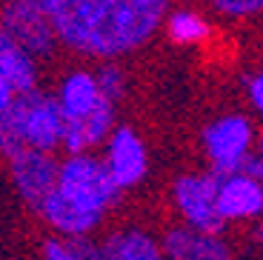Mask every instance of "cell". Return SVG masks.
<instances>
[{"label": "cell", "instance_id": "6da1fadb", "mask_svg": "<svg viewBox=\"0 0 263 260\" xmlns=\"http://www.w3.org/2000/svg\"><path fill=\"white\" fill-rule=\"evenodd\" d=\"M58 38L83 54L118 58L158 32L169 0H43Z\"/></svg>", "mask_w": 263, "mask_h": 260}, {"label": "cell", "instance_id": "7a4b0ae2", "mask_svg": "<svg viewBox=\"0 0 263 260\" xmlns=\"http://www.w3.org/2000/svg\"><path fill=\"white\" fill-rule=\"evenodd\" d=\"M58 192L63 197H69L72 203H78V206L103 215L106 209L120 197L123 189L118 186L106 160L89 157L83 152V155H72L66 163H60Z\"/></svg>", "mask_w": 263, "mask_h": 260}, {"label": "cell", "instance_id": "3957f363", "mask_svg": "<svg viewBox=\"0 0 263 260\" xmlns=\"http://www.w3.org/2000/svg\"><path fill=\"white\" fill-rule=\"evenodd\" d=\"M14 115L20 120V132L26 146L52 152L63 146V132H66V115L60 109V100H52L40 95L37 89L20 91L12 103Z\"/></svg>", "mask_w": 263, "mask_h": 260}, {"label": "cell", "instance_id": "277c9868", "mask_svg": "<svg viewBox=\"0 0 263 260\" xmlns=\"http://www.w3.org/2000/svg\"><path fill=\"white\" fill-rule=\"evenodd\" d=\"M203 149L215 175H235L252 152V123L240 115L220 117L203 129Z\"/></svg>", "mask_w": 263, "mask_h": 260}, {"label": "cell", "instance_id": "5b68a950", "mask_svg": "<svg viewBox=\"0 0 263 260\" xmlns=\"http://www.w3.org/2000/svg\"><path fill=\"white\" fill-rule=\"evenodd\" d=\"M0 26L32 54H49L60 40L43 0H9Z\"/></svg>", "mask_w": 263, "mask_h": 260}, {"label": "cell", "instance_id": "8992f818", "mask_svg": "<svg viewBox=\"0 0 263 260\" xmlns=\"http://www.w3.org/2000/svg\"><path fill=\"white\" fill-rule=\"evenodd\" d=\"M175 206L195 229L220 234L226 220L217 212V175H183L175 183Z\"/></svg>", "mask_w": 263, "mask_h": 260}, {"label": "cell", "instance_id": "52a82bcc", "mask_svg": "<svg viewBox=\"0 0 263 260\" xmlns=\"http://www.w3.org/2000/svg\"><path fill=\"white\" fill-rule=\"evenodd\" d=\"M9 166H12V180H14L17 195L32 209L40 212L43 200L58 189L60 166L52 160L49 152L34 149V146H26V149H20L14 157H9Z\"/></svg>", "mask_w": 263, "mask_h": 260}, {"label": "cell", "instance_id": "ba28073f", "mask_svg": "<svg viewBox=\"0 0 263 260\" xmlns=\"http://www.w3.org/2000/svg\"><path fill=\"white\" fill-rule=\"evenodd\" d=\"M217 212L226 223L263 215V180L243 172L217 175Z\"/></svg>", "mask_w": 263, "mask_h": 260}, {"label": "cell", "instance_id": "9c48e42d", "mask_svg": "<svg viewBox=\"0 0 263 260\" xmlns=\"http://www.w3.org/2000/svg\"><path fill=\"white\" fill-rule=\"evenodd\" d=\"M106 166L115 175L120 189L138 186L146 177V166H149V157H146V146L129 126H120L112 129L109 135V143H106Z\"/></svg>", "mask_w": 263, "mask_h": 260}, {"label": "cell", "instance_id": "30bf717a", "mask_svg": "<svg viewBox=\"0 0 263 260\" xmlns=\"http://www.w3.org/2000/svg\"><path fill=\"white\" fill-rule=\"evenodd\" d=\"M163 254L175 260H226L229 257V243L220 234L203 232L195 226H180L166 232L163 237Z\"/></svg>", "mask_w": 263, "mask_h": 260}, {"label": "cell", "instance_id": "8fae6325", "mask_svg": "<svg viewBox=\"0 0 263 260\" xmlns=\"http://www.w3.org/2000/svg\"><path fill=\"white\" fill-rule=\"evenodd\" d=\"M115 129V103L109 98L92 112V115L80 117V120H66L63 132V149L69 155H83L92 146L103 143Z\"/></svg>", "mask_w": 263, "mask_h": 260}, {"label": "cell", "instance_id": "7c38bea8", "mask_svg": "<svg viewBox=\"0 0 263 260\" xmlns=\"http://www.w3.org/2000/svg\"><path fill=\"white\" fill-rule=\"evenodd\" d=\"M40 215H43V220L60 234H89L100 223V217H103V215H98V212H89V209L72 203L69 197L60 195L58 189L43 200Z\"/></svg>", "mask_w": 263, "mask_h": 260}, {"label": "cell", "instance_id": "4fadbf2b", "mask_svg": "<svg viewBox=\"0 0 263 260\" xmlns=\"http://www.w3.org/2000/svg\"><path fill=\"white\" fill-rule=\"evenodd\" d=\"M58 100H60V109H63L66 120H80V117L92 115V112L106 100V95L100 91L98 75L74 72L63 80Z\"/></svg>", "mask_w": 263, "mask_h": 260}, {"label": "cell", "instance_id": "5bb4252c", "mask_svg": "<svg viewBox=\"0 0 263 260\" xmlns=\"http://www.w3.org/2000/svg\"><path fill=\"white\" fill-rule=\"evenodd\" d=\"M34 54L26 52L6 29L0 26V75L17 91H32L37 86V69L32 63Z\"/></svg>", "mask_w": 263, "mask_h": 260}, {"label": "cell", "instance_id": "9a60e30c", "mask_svg": "<svg viewBox=\"0 0 263 260\" xmlns=\"http://www.w3.org/2000/svg\"><path fill=\"white\" fill-rule=\"evenodd\" d=\"M160 254H163V246L146 232H138V229H126V232L112 234L100 246V257L106 260H158Z\"/></svg>", "mask_w": 263, "mask_h": 260}, {"label": "cell", "instance_id": "2e32d148", "mask_svg": "<svg viewBox=\"0 0 263 260\" xmlns=\"http://www.w3.org/2000/svg\"><path fill=\"white\" fill-rule=\"evenodd\" d=\"M166 34L178 46H197L209 38V23L192 9H178L166 17Z\"/></svg>", "mask_w": 263, "mask_h": 260}, {"label": "cell", "instance_id": "e0dca14e", "mask_svg": "<svg viewBox=\"0 0 263 260\" xmlns=\"http://www.w3.org/2000/svg\"><path fill=\"white\" fill-rule=\"evenodd\" d=\"M20 149H26V140H23V132H20V120L14 115V109L0 112V155L14 157Z\"/></svg>", "mask_w": 263, "mask_h": 260}, {"label": "cell", "instance_id": "ac0fdd59", "mask_svg": "<svg viewBox=\"0 0 263 260\" xmlns=\"http://www.w3.org/2000/svg\"><path fill=\"white\" fill-rule=\"evenodd\" d=\"M98 83H100V91H103L112 103H118V100L123 98L126 78H123V72H120L118 66H103V69L98 72Z\"/></svg>", "mask_w": 263, "mask_h": 260}, {"label": "cell", "instance_id": "d6986e66", "mask_svg": "<svg viewBox=\"0 0 263 260\" xmlns=\"http://www.w3.org/2000/svg\"><path fill=\"white\" fill-rule=\"evenodd\" d=\"M212 6L226 17H249L263 12V0H212Z\"/></svg>", "mask_w": 263, "mask_h": 260}, {"label": "cell", "instance_id": "ffe728a7", "mask_svg": "<svg viewBox=\"0 0 263 260\" xmlns=\"http://www.w3.org/2000/svg\"><path fill=\"white\" fill-rule=\"evenodd\" d=\"M40 252H43V257H49V260H69V246H66L63 234H60V237H49Z\"/></svg>", "mask_w": 263, "mask_h": 260}, {"label": "cell", "instance_id": "44dd1931", "mask_svg": "<svg viewBox=\"0 0 263 260\" xmlns=\"http://www.w3.org/2000/svg\"><path fill=\"white\" fill-rule=\"evenodd\" d=\"M246 95H249V103L263 115V72L252 75V78L246 80Z\"/></svg>", "mask_w": 263, "mask_h": 260}, {"label": "cell", "instance_id": "7402d4cb", "mask_svg": "<svg viewBox=\"0 0 263 260\" xmlns=\"http://www.w3.org/2000/svg\"><path fill=\"white\" fill-rule=\"evenodd\" d=\"M240 172L249 177H257V180H263V155L260 152H249L246 155V160L240 163Z\"/></svg>", "mask_w": 263, "mask_h": 260}, {"label": "cell", "instance_id": "603a6c76", "mask_svg": "<svg viewBox=\"0 0 263 260\" xmlns=\"http://www.w3.org/2000/svg\"><path fill=\"white\" fill-rule=\"evenodd\" d=\"M17 95H20V91L14 89V86L9 83L6 78H3V75H0V112L9 109V106L14 103V98H17Z\"/></svg>", "mask_w": 263, "mask_h": 260}, {"label": "cell", "instance_id": "cb8c5ba5", "mask_svg": "<svg viewBox=\"0 0 263 260\" xmlns=\"http://www.w3.org/2000/svg\"><path fill=\"white\" fill-rule=\"evenodd\" d=\"M252 240H255V243H263V223L255 229V234H252Z\"/></svg>", "mask_w": 263, "mask_h": 260}, {"label": "cell", "instance_id": "d4e9b609", "mask_svg": "<svg viewBox=\"0 0 263 260\" xmlns=\"http://www.w3.org/2000/svg\"><path fill=\"white\" fill-rule=\"evenodd\" d=\"M257 152L263 155V135H260V140H257Z\"/></svg>", "mask_w": 263, "mask_h": 260}]
</instances>
